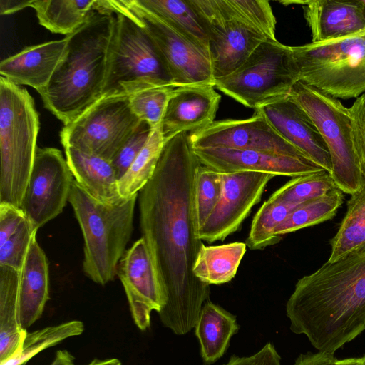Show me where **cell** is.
<instances>
[{
  "mask_svg": "<svg viewBox=\"0 0 365 365\" xmlns=\"http://www.w3.org/2000/svg\"><path fill=\"white\" fill-rule=\"evenodd\" d=\"M190 140L180 133L165 141L156 168L139 192L140 227L155 268L164 305L163 326L177 335L193 329L210 285L193 273L202 241L194 213V182L200 165Z\"/></svg>",
  "mask_w": 365,
  "mask_h": 365,
  "instance_id": "6da1fadb",
  "label": "cell"
},
{
  "mask_svg": "<svg viewBox=\"0 0 365 365\" xmlns=\"http://www.w3.org/2000/svg\"><path fill=\"white\" fill-rule=\"evenodd\" d=\"M290 329L334 354L365 330V247L300 278L286 304Z\"/></svg>",
  "mask_w": 365,
  "mask_h": 365,
  "instance_id": "7a4b0ae2",
  "label": "cell"
},
{
  "mask_svg": "<svg viewBox=\"0 0 365 365\" xmlns=\"http://www.w3.org/2000/svg\"><path fill=\"white\" fill-rule=\"evenodd\" d=\"M115 14L96 11L68 35L66 53L48 86L39 94L44 107L66 125L103 95L113 42Z\"/></svg>",
  "mask_w": 365,
  "mask_h": 365,
  "instance_id": "3957f363",
  "label": "cell"
},
{
  "mask_svg": "<svg viewBox=\"0 0 365 365\" xmlns=\"http://www.w3.org/2000/svg\"><path fill=\"white\" fill-rule=\"evenodd\" d=\"M137 197L106 204L95 199L75 180L72 182L68 202L83 237V269L96 284L105 285L117 275L133 232Z\"/></svg>",
  "mask_w": 365,
  "mask_h": 365,
  "instance_id": "277c9868",
  "label": "cell"
},
{
  "mask_svg": "<svg viewBox=\"0 0 365 365\" xmlns=\"http://www.w3.org/2000/svg\"><path fill=\"white\" fill-rule=\"evenodd\" d=\"M40 123L26 88L0 77V204L17 207L31 173Z\"/></svg>",
  "mask_w": 365,
  "mask_h": 365,
  "instance_id": "5b68a950",
  "label": "cell"
},
{
  "mask_svg": "<svg viewBox=\"0 0 365 365\" xmlns=\"http://www.w3.org/2000/svg\"><path fill=\"white\" fill-rule=\"evenodd\" d=\"M291 48L299 81L338 99L365 93V28L339 38Z\"/></svg>",
  "mask_w": 365,
  "mask_h": 365,
  "instance_id": "8992f818",
  "label": "cell"
},
{
  "mask_svg": "<svg viewBox=\"0 0 365 365\" xmlns=\"http://www.w3.org/2000/svg\"><path fill=\"white\" fill-rule=\"evenodd\" d=\"M298 81L299 73L291 46L266 39L235 71L215 80L214 86L256 110L289 96Z\"/></svg>",
  "mask_w": 365,
  "mask_h": 365,
  "instance_id": "52a82bcc",
  "label": "cell"
},
{
  "mask_svg": "<svg viewBox=\"0 0 365 365\" xmlns=\"http://www.w3.org/2000/svg\"><path fill=\"white\" fill-rule=\"evenodd\" d=\"M113 13L115 27L102 96L174 86L164 60L143 27L125 14Z\"/></svg>",
  "mask_w": 365,
  "mask_h": 365,
  "instance_id": "ba28073f",
  "label": "cell"
},
{
  "mask_svg": "<svg viewBox=\"0 0 365 365\" xmlns=\"http://www.w3.org/2000/svg\"><path fill=\"white\" fill-rule=\"evenodd\" d=\"M289 96L312 119L330 155V175L337 187L352 195L362 188L365 178L356 153L349 109L339 99L301 81Z\"/></svg>",
  "mask_w": 365,
  "mask_h": 365,
  "instance_id": "9c48e42d",
  "label": "cell"
},
{
  "mask_svg": "<svg viewBox=\"0 0 365 365\" xmlns=\"http://www.w3.org/2000/svg\"><path fill=\"white\" fill-rule=\"evenodd\" d=\"M104 9L127 14L138 22L157 47L175 87L213 85L210 53L180 33L138 0H104Z\"/></svg>",
  "mask_w": 365,
  "mask_h": 365,
  "instance_id": "30bf717a",
  "label": "cell"
},
{
  "mask_svg": "<svg viewBox=\"0 0 365 365\" xmlns=\"http://www.w3.org/2000/svg\"><path fill=\"white\" fill-rule=\"evenodd\" d=\"M140 120L128 95L103 96L60 132L62 145L112 160L136 129Z\"/></svg>",
  "mask_w": 365,
  "mask_h": 365,
  "instance_id": "8fae6325",
  "label": "cell"
},
{
  "mask_svg": "<svg viewBox=\"0 0 365 365\" xmlns=\"http://www.w3.org/2000/svg\"><path fill=\"white\" fill-rule=\"evenodd\" d=\"M207 34L214 80L235 71L264 41L263 34L230 11L222 0H188Z\"/></svg>",
  "mask_w": 365,
  "mask_h": 365,
  "instance_id": "7c38bea8",
  "label": "cell"
},
{
  "mask_svg": "<svg viewBox=\"0 0 365 365\" xmlns=\"http://www.w3.org/2000/svg\"><path fill=\"white\" fill-rule=\"evenodd\" d=\"M73 177L60 150L37 148L20 207L36 230L63 212Z\"/></svg>",
  "mask_w": 365,
  "mask_h": 365,
  "instance_id": "4fadbf2b",
  "label": "cell"
},
{
  "mask_svg": "<svg viewBox=\"0 0 365 365\" xmlns=\"http://www.w3.org/2000/svg\"><path fill=\"white\" fill-rule=\"evenodd\" d=\"M190 140L193 148L251 150L307 158L278 134L257 110L249 118L215 120L190 133Z\"/></svg>",
  "mask_w": 365,
  "mask_h": 365,
  "instance_id": "5bb4252c",
  "label": "cell"
},
{
  "mask_svg": "<svg viewBox=\"0 0 365 365\" xmlns=\"http://www.w3.org/2000/svg\"><path fill=\"white\" fill-rule=\"evenodd\" d=\"M222 190L211 215L197 231L202 241H222L237 231L261 200L268 182L274 177L257 172L221 173Z\"/></svg>",
  "mask_w": 365,
  "mask_h": 365,
  "instance_id": "9a60e30c",
  "label": "cell"
},
{
  "mask_svg": "<svg viewBox=\"0 0 365 365\" xmlns=\"http://www.w3.org/2000/svg\"><path fill=\"white\" fill-rule=\"evenodd\" d=\"M117 275L123 286L133 319L142 331L150 326V314L164 305L163 293L146 243L135 241L121 258Z\"/></svg>",
  "mask_w": 365,
  "mask_h": 365,
  "instance_id": "2e32d148",
  "label": "cell"
},
{
  "mask_svg": "<svg viewBox=\"0 0 365 365\" xmlns=\"http://www.w3.org/2000/svg\"><path fill=\"white\" fill-rule=\"evenodd\" d=\"M193 150L202 165L220 173L257 172L295 178L325 170L307 158L274 153L225 148Z\"/></svg>",
  "mask_w": 365,
  "mask_h": 365,
  "instance_id": "e0dca14e",
  "label": "cell"
},
{
  "mask_svg": "<svg viewBox=\"0 0 365 365\" xmlns=\"http://www.w3.org/2000/svg\"><path fill=\"white\" fill-rule=\"evenodd\" d=\"M256 110L284 139L330 173V155L322 135L309 116L289 95Z\"/></svg>",
  "mask_w": 365,
  "mask_h": 365,
  "instance_id": "ac0fdd59",
  "label": "cell"
},
{
  "mask_svg": "<svg viewBox=\"0 0 365 365\" xmlns=\"http://www.w3.org/2000/svg\"><path fill=\"white\" fill-rule=\"evenodd\" d=\"M221 100L213 85L175 87L160 125L165 141L180 133H192L215 121Z\"/></svg>",
  "mask_w": 365,
  "mask_h": 365,
  "instance_id": "d6986e66",
  "label": "cell"
},
{
  "mask_svg": "<svg viewBox=\"0 0 365 365\" xmlns=\"http://www.w3.org/2000/svg\"><path fill=\"white\" fill-rule=\"evenodd\" d=\"M68 36L27 46L0 63L1 76L16 85H26L39 93L49 84L67 50Z\"/></svg>",
  "mask_w": 365,
  "mask_h": 365,
  "instance_id": "ffe728a7",
  "label": "cell"
},
{
  "mask_svg": "<svg viewBox=\"0 0 365 365\" xmlns=\"http://www.w3.org/2000/svg\"><path fill=\"white\" fill-rule=\"evenodd\" d=\"M311 30L312 43L344 37L365 28L359 0L300 1Z\"/></svg>",
  "mask_w": 365,
  "mask_h": 365,
  "instance_id": "44dd1931",
  "label": "cell"
},
{
  "mask_svg": "<svg viewBox=\"0 0 365 365\" xmlns=\"http://www.w3.org/2000/svg\"><path fill=\"white\" fill-rule=\"evenodd\" d=\"M48 299V263L34 237L20 271L19 316L24 329L27 330L42 316Z\"/></svg>",
  "mask_w": 365,
  "mask_h": 365,
  "instance_id": "7402d4cb",
  "label": "cell"
},
{
  "mask_svg": "<svg viewBox=\"0 0 365 365\" xmlns=\"http://www.w3.org/2000/svg\"><path fill=\"white\" fill-rule=\"evenodd\" d=\"M66 160L75 180L97 200L115 204L123 200L110 160L74 147L64 146Z\"/></svg>",
  "mask_w": 365,
  "mask_h": 365,
  "instance_id": "603a6c76",
  "label": "cell"
},
{
  "mask_svg": "<svg viewBox=\"0 0 365 365\" xmlns=\"http://www.w3.org/2000/svg\"><path fill=\"white\" fill-rule=\"evenodd\" d=\"M20 271L0 265V362L19 351L27 333L19 316Z\"/></svg>",
  "mask_w": 365,
  "mask_h": 365,
  "instance_id": "cb8c5ba5",
  "label": "cell"
},
{
  "mask_svg": "<svg viewBox=\"0 0 365 365\" xmlns=\"http://www.w3.org/2000/svg\"><path fill=\"white\" fill-rule=\"evenodd\" d=\"M195 327L203 365L220 359L239 330L236 317L210 301L204 303Z\"/></svg>",
  "mask_w": 365,
  "mask_h": 365,
  "instance_id": "d4e9b609",
  "label": "cell"
},
{
  "mask_svg": "<svg viewBox=\"0 0 365 365\" xmlns=\"http://www.w3.org/2000/svg\"><path fill=\"white\" fill-rule=\"evenodd\" d=\"M37 230L21 208L0 204V265L21 271Z\"/></svg>",
  "mask_w": 365,
  "mask_h": 365,
  "instance_id": "484cf974",
  "label": "cell"
},
{
  "mask_svg": "<svg viewBox=\"0 0 365 365\" xmlns=\"http://www.w3.org/2000/svg\"><path fill=\"white\" fill-rule=\"evenodd\" d=\"M39 24L50 31L68 36L101 7V0H34Z\"/></svg>",
  "mask_w": 365,
  "mask_h": 365,
  "instance_id": "4316f807",
  "label": "cell"
},
{
  "mask_svg": "<svg viewBox=\"0 0 365 365\" xmlns=\"http://www.w3.org/2000/svg\"><path fill=\"white\" fill-rule=\"evenodd\" d=\"M245 242H235L220 245L200 247L193 267L195 276L208 285L222 284L236 275L246 252Z\"/></svg>",
  "mask_w": 365,
  "mask_h": 365,
  "instance_id": "83f0119b",
  "label": "cell"
},
{
  "mask_svg": "<svg viewBox=\"0 0 365 365\" xmlns=\"http://www.w3.org/2000/svg\"><path fill=\"white\" fill-rule=\"evenodd\" d=\"M180 33L209 51L205 29L188 0H138Z\"/></svg>",
  "mask_w": 365,
  "mask_h": 365,
  "instance_id": "f1b7e54d",
  "label": "cell"
},
{
  "mask_svg": "<svg viewBox=\"0 0 365 365\" xmlns=\"http://www.w3.org/2000/svg\"><path fill=\"white\" fill-rule=\"evenodd\" d=\"M330 245L329 262L365 247V182L361 190L351 195L346 214Z\"/></svg>",
  "mask_w": 365,
  "mask_h": 365,
  "instance_id": "f546056e",
  "label": "cell"
},
{
  "mask_svg": "<svg viewBox=\"0 0 365 365\" xmlns=\"http://www.w3.org/2000/svg\"><path fill=\"white\" fill-rule=\"evenodd\" d=\"M165 140L160 126L150 136L126 173L118 180V191L123 199L138 195L152 178L160 158Z\"/></svg>",
  "mask_w": 365,
  "mask_h": 365,
  "instance_id": "4dcf8cb0",
  "label": "cell"
},
{
  "mask_svg": "<svg viewBox=\"0 0 365 365\" xmlns=\"http://www.w3.org/2000/svg\"><path fill=\"white\" fill-rule=\"evenodd\" d=\"M343 193L336 188L324 196L299 204L277 227L275 235L282 237L332 219L343 203Z\"/></svg>",
  "mask_w": 365,
  "mask_h": 365,
  "instance_id": "1f68e13d",
  "label": "cell"
},
{
  "mask_svg": "<svg viewBox=\"0 0 365 365\" xmlns=\"http://www.w3.org/2000/svg\"><path fill=\"white\" fill-rule=\"evenodd\" d=\"M84 325L81 321L71 320L57 325L26 333L19 352L0 365H26V363L43 350L53 346L62 341L81 334Z\"/></svg>",
  "mask_w": 365,
  "mask_h": 365,
  "instance_id": "d6a6232c",
  "label": "cell"
},
{
  "mask_svg": "<svg viewBox=\"0 0 365 365\" xmlns=\"http://www.w3.org/2000/svg\"><path fill=\"white\" fill-rule=\"evenodd\" d=\"M299 205L268 198L253 217L246 240L247 246L250 250H260L278 243L282 237L275 235V230Z\"/></svg>",
  "mask_w": 365,
  "mask_h": 365,
  "instance_id": "836d02e7",
  "label": "cell"
},
{
  "mask_svg": "<svg viewBox=\"0 0 365 365\" xmlns=\"http://www.w3.org/2000/svg\"><path fill=\"white\" fill-rule=\"evenodd\" d=\"M338 188L330 173L322 171L293 178L273 192L269 199L299 205L321 197Z\"/></svg>",
  "mask_w": 365,
  "mask_h": 365,
  "instance_id": "e575fe53",
  "label": "cell"
},
{
  "mask_svg": "<svg viewBox=\"0 0 365 365\" xmlns=\"http://www.w3.org/2000/svg\"><path fill=\"white\" fill-rule=\"evenodd\" d=\"M222 190L221 173L200 164L194 182V213L197 231L216 207Z\"/></svg>",
  "mask_w": 365,
  "mask_h": 365,
  "instance_id": "d590c367",
  "label": "cell"
},
{
  "mask_svg": "<svg viewBox=\"0 0 365 365\" xmlns=\"http://www.w3.org/2000/svg\"><path fill=\"white\" fill-rule=\"evenodd\" d=\"M175 88L173 86H156L128 94L133 112L152 129L160 126L168 101Z\"/></svg>",
  "mask_w": 365,
  "mask_h": 365,
  "instance_id": "8d00e7d4",
  "label": "cell"
},
{
  "mask_svg": "<svg viewBox=\"0 0 365 365\" xmlns=\"http://www.w3.org/2000/svg\"><path fill=\"white\" fill-rule=\"evenodd\" d=\"M225 7L240 19L263 34L268 39L275 36L276 19L266 0H222Z\"/></svg>",
  "mask_w": 365,
  "mask_h": 365,
  "instance_id": "74e56055",
  "label": "cell"
},
{
  "mask_svg": "<svg viewBox=\"0 0 365 365\" xmlns=\"http://www.w3.org/2000/svg\"><path fill=\"white\" fill-rule=\"evenodd\" d=\"M152 130L147 123L140 121L112 159L111 163L118 180L126 173L146 143Z\"/></svg>",
  "mask_w": 365,
  "mask_h": 365,
  "instance_id": "f35d334b",
  "label": "cell"
},
{
  "mask_svg": "<svg viewBox=\"0 0 365 365\" xmlns=\"http://www.w3.org/2000/svg\"><path fill=\"white\" fill-rule=\"evenodd\" d=\"M349 109L352 140L365 178V93L356 98Z\"/></svg>",
  "mask_w": 365,
  "mask_h": 365,
  "instance_id": "ab89813d",
  "label": "cell"
},
{
  "mask_svg": "<svg viewBox=\"0 0 365 365\" xmlns=\"http://www.w3.org/2000/svg\"><path fill=\"white\" fill-rule=\"evenodd\" d=\"M224 365H281V357L274 345L269 342L250 356L233 355Z\"/></svg>",
  "mask_w": 365,
  "mask_h": 365,
  "instance_id": "60d3db41",
  "label": "cell"
},
{
  "mask_svg": "<svg viewBox=\"0 0 365 365\" xmlns=\"http://www.w3.org/2000/svg\"><path fill=\"white\" fill-rule=\"evenodd\" d=\"M336 358L332 354L318 351L301 354L294 365H333Z\"/></svg>",
  "mask_w": 365,
  "mask_h": 365,
  "instance_id": "b9f144b4",
  "label": "cell"
},
{
  "mask_svg": "<svg viewBox=\"0 0 365 365\" xmlns=\"http://www.w3.org/2000/svg\"><path fill=\"white\" fill-rule=\"evenodd\" d=\"M32 2L29 0H0V14H14L26 7H31Z\"/></svg>",
  "mask_w": 365,
  "mask_h": 365,
  "instance_id": "7bdbcfd3",
  "label": "cell"
},
{
  "mask_svg": "<svg viewBox=\"0 0 365 365\" xmlns=\"http://www.w3.org/2000/svg\"><path fill=\"white\" fill-rule=\"evenodd\" d=\"M50 365H75L74 357L67 350H58Z\"/></svg>",
  "mask_w": 365,
  "mask_h": 365,
  "instance_id": "ee69618b",
  "label": "cell"
},
{
  "mask_svg": "<svg viewBox=\"0 0 365 365\" xmlns=\"http://www.w3.org/2000/svg\"><path fill=\"white\" fill-rule=\"evenodd\" d=\"M333 365H362V359L361 358H346L344 359H336Z\"/></svg>",
  "mask_w": 365,
  "mask_h": 365,
  "instance_id": "f6af8a7d",
  "label": "cell"
},
{
  "mask_svg": "<svg viewBox=\"0 0 365 365\" xmlns=\"http://www.w3.org/2000/svg\"><path fill=\"white\" fill-rule=\"evenodd\" d=\"M87 365H121V362L118 359H108L100 360L95 359Z\"/></svg>",
  "mask_w": 365,
  "mask_h": 365,
  "instance_id": "bcb514c9",
  "label": "cell"
},
{
  "mask_svg": "<svg viewBox=\"0 0 365 365\" xmlns=\"http://www.w3.org/2000/svg\"><path fill=\"white\" fill-rule=\"evenodd\" d=\"M359 2L361 6L363 16L365 19V0H359Z\"/></svg>",
  "mask_w": 365,
  "mask_h": 365,
  "instance_id": "7dc6e473",
  "label": "cell"
},
{
  "mask_svg": "<svg viewBox=\"0 0 365 365\" xmlns=\"http://www.w3.org/2000/svg\"><path fill=\"white\" fill-rule=\"evenodd\" d=\"M362 359V365H365V355L361 357Z\"/></svg>",
  "mask_w": 365,
  "mask_h": 365,
  "instance_id": "c3c4849f",
  "label": "cell"
}]
</instances>
